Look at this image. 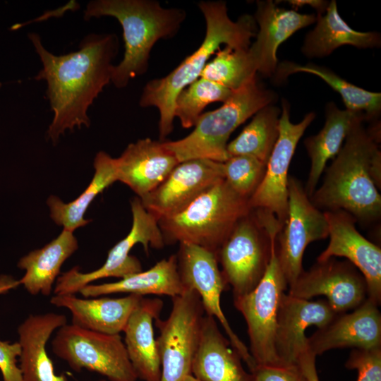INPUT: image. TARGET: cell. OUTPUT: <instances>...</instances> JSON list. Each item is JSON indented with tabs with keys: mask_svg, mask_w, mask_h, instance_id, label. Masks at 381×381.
<instances>
[{
	"mask_svg": "<svg viewBox=\"0 0 381 381\" xmlns=\"http://www.w3.org/2000/svg\"><path fill=\"white\" fill-rule=\"evenodd\" d=\"M163 301L143 297L124 329V344L138 379L160 381L161 365L153 322L159 318Z\"/></svg>",
	"mask_w": 381,
	"mask_h": 381,
	"instance_id": "cb8c5ba5",
	"label": "cell"
},
{
	"mask_svg": "<svg viewBox=\"0 0 381 381\" xmlns=\"http://www.w3.org/2000/svg\"><path fill=\"white\" fill-rule=\"evenodd\" d=\"M20 285L19 280L9 275H0V294H6Z\"/></svg>",
	"mask_w": 381,
	"mask_h": 381,
	"instance_id": "b9f144b4",
	"label": "cell"
},
{
	"mask_svg": "<svg viewBox=\"0 0 381 381\" xmlns=\"http://www.w3.org/2000/svg\"><path fill=\"white\" fill-rule=\"evenodd\" d=\"M296 363L308 381H320L316 369V356L309 348L300 354Z\"/></svg>",
	"mask_w": 381,
	"mask_h": 381,
	"instance_id": "f35d334b",
	"label": "cell"
},
{
	"mask_svg": "<svg viewBox=\"0 0 381 381\" xmlns=\"http://www.w3.org/2000/svg\"><path fill=\"white\" fill-rule=\"evenodd\" d=\"M275 99L274 92L263 87L255 78L234 91L220 107L202 114L189 135L165 141L164 145L179 162L195 159L224 162L229 158L226 147L231 134Z\"/></svg>",
	"mask_w": 381,
	"mask_h": 381,
	"instance_id": "8992f818",
	"label": "cell"
},
{
	"mask_svg": "<svg viewBox=\"0 0 381 381\" xmlns=\"http://www.w3.org/2000/svg\"><path fill=\"white\" fill-rule=\"evenodd\" d=\"M266 164L248 155L230 157L222 162L224 180L240 196L249 200L265 175Z\"/></svg>",
	"mask_w": 381,
	"mask_h": 381,
	"instance_id": "e575fe53",
	"label": "cell"
},
{
	"mask_svg": "<svg viewBox=\"0 0 381 381\" xmlns=\"http://www.w3.org/2000/svg\"><path fill=\"white\" fill-rule=\"evenodd\" d=\"M42 64L35 79L47 83L46 95L54 113L47 138L56 143L67 130L89 127V107L111 83L119 38L114 33L90 34L78 49L55 55L42 44L37 33L28 34Z\"/></svg>",
	"mask_w": 381,
	"mask_h": 381,
	"instance_id": "6da1fadb",
	"label": "cell"
},
{
	"mask_svg": "<svg viewBox=\"0 0 381 381\" xmlns=\"http://www.w3.org/2000/svg\"><path fill=\"white\" fill-rule=\"evenodd\" d=\"M95 174L87 188L75 200L64 202L55 195L47 200L50 216L58 225L73 231L89 223L84 214L95 197L116 181L114 158L104 151L99 152L94 159Z\"/></svg>",
	"mask_w": 381,
	"mask_h": 381,
	"instance_id": "f546056e",
	"label": "cell"
},
{
	"mask_svg": "<svg viewBox=\"0 0 381 381\" xmlns=\"http://www.w3.org/2000/svg\"><path fill=\"white\" fill-rule=\"evenodd\" d=\"M52 352L75 371L86 369L110 381H137L120 334H107L66 324L56 330Z\"/></svg>",
	"mask_w": 381,
	"mask_h": 381,
	"instance_id": "9c48e42d",
	"label": "cell"
},
{
	"mask_svg": "<svg viewBox=\"0 0 381 381\" xmlns=\"http://www.w3.org/2000/svg\"><path fill=\"white\" fill-rule=\"evenodd\" d=\"M325 116V123L321 131L304 140L310 159V171L304 186L309 198L315 190L327 161L338 154L353 124L358 119L367 120L364 114L340 109L333 102L327 104Z\"/></svg>",
	"mask_w": 381,
	"mask_h": 381,
	"instance_id": "484cf974",
	"label": "cell"
},
{
	"mask_svg": "<svg viewBox=\"0 0 381 381\" xmlns=\"http://www.w3.org/2000/svg\"><path fill=\"white\" fill-rule=\"evenodd\" d=\"M317 24L306 37L303 54L308 57L329 55L337 48L351 45L359 49L380 46L376 32H359L352 29L340 16L337 3L331 1L324 14L317 16Z\"/></svg>",
	"mask_w": 381,
	"mask_h": 381,
	"instance_id": "f1b7e54d",
	"label": "cell"
},
{
	"mask_svg": "<svg viewBox=\"0 0 381 381\" xmlns=\"http://www.w3.org/2000/svg\"><path fill=\"white\" fill-rule=\"evenodd\" d=\"M257 66L248 49L225 46L214 53L200 77L235 91L256 78Z\"/></svg>",
	"mask_w": 381,
	"mask_h": 381,
	"instance_id": "d6a6232c",
	"label": "cell"
},
{
	"mask_svg": "<svg viewBox=\"0 0 381 381\" xmlns=\"http://www.w3.org/2000/svg\"><path fill=\"white\" fill-rule=\"evenodd\" d=\"M345 367L358 371L357 381H381V346L370 349H353Z\"/></svg>",
	"mask_w": 381,
	"mask_h": 381,
	"instance_id": "d590c367",
	"label": "cell"
},
{
	"mask_svg": "<svg viewBox=\"0 0 381 381\" xmlns=\"http://www.w3.org/2000/svg\"><path fill=\"white\" fill-rule=\"evenodd\" d=\"M358 119L344 145L326 169L322 184L310 198L319 210H342L356 221L369 224L381 215V196L370 174L377 141Z\"/></svg>",
	"mask_w": 381,
	"mask_h": 381,
	"instance_id": "3957f363",
	"label": "cell"
},
{
	"mask_svg": "<svg viewBox=\"0 0 381 381\" xmlns=\"http://www.w3.org/2000/svg\"><path fill=\"white\" fill-rule=\"evenodd\" d=\"M185 289L178 270L176 255H172L146 271L128 275L115 282L90 284L82 288L79 293L85 298L115 293L142 296L165 295L172 298L180 295Z\"/></svg>",
	"mask_w": 381,
	"mask_h": 381,
	"instance_id": "4316f807",
	"label": "cell"
},
{
	"mask_svg": "<svg viewBox=\"0 0 381 381\" xmlns=\"http://www.w3.org/2000/svg\"><path fill=\"white\" fill-rule=\"evenodd\" d=\"M288 3L292 6L293 8H295V11H296L297 8L301 6H303L304 5L310 6L317 11V16H321L324 14L329 5V3L327 1L321 0H291L288 1Z\"/></svg>",
	"mask_w": 381,
	"mask_h": 381,
	"instance_id": "ab89813d",
	"label": "cell"
},
{
	"mask_svg": "<svg viewBox=\"0 0 381 381\" xmlns=\"http://www.w3.org/2000/svg\"><path fill=\"white\" fill-rule=\"evenodd\" d=\"M254 19L259 30L248 50L258 72L270 77L275 73L277 67L279 46L297 30L314 23L317 16L279 8L272 1H258Z\"/></svg>",
	"mask_w": 381,
	"mask_h": 381,
	"instance_id": "44dd1931",
	"label": "cell"
},
{
	"mask_svg": "<svg viewBox=\"0 0 381 381\" xmlns=\"http://www.w3.org/2000/svg\"><path fill=\"white\" fill-rule=\"evenodd\" d=\"M279 122V137L266 164L265 175L249 199L251 209H262L272 213L282 226L288 210L289 169L297 144L306 129L315 117L313 112L305 115L301 121H290L288 102L282 101Z\"/></svg>",
	"mask_w": 381,
	"mask_h": 381,
	"instance_id": "5bb4252c",
	"label": "cell"
},
{
	"mask_svg": "<svg viewBox=\"0 0 381 381\" xmlns=\"http://www.w3.org/2000/svg\"><path fill=\"white\" fill-rule=\"evenodd\" d=\"M116 181L127 185L142 199L168 176L180 163L162 141L139 139L114 158Z\"/></svg>",
	"mask_w": 381,
	"mask_h": 381,
	"instance_id": "ffe728a7",
	"label": "cell"
},
{
	"mask_svg": "<svg viewBox=\"0 0 381 381\" xmlns=\"http://www.w3.org/2000/svg\"><path fill=\"white\" fill-rule=\"evenodd\" d=\"M299 72L311 73L322 79L341 95L346 109L363 113L367 120L378 117L381 111L380 92H370L356 86L327 68L313 64L300 65L284 61L277 67L274 76L276 81L282 82L290 74Z\"/></svg>",
	"mask_w": 381,
	"mask_h": 381,
	"instance_id": "4dcf8cb0",
	"label": "cell"
},
{
	"mask_svg": "<svg viewBox=\"0 0 381 381\" xmlns=\"http://www.w3.org/2000/svg\"><path fill=\"white\" fill-rule=\"evenodd\" d=\"M282 226L271 212L252 209L238 221L216 253L234 298L249 294L260 283L269 265Z\"/></svg>",
	"mask_w": 381,
	"mask_h": 381,
	"instance_id": "52a82bcc",
	"label": "cell"
},
{
	"mask_svg": "<svg viewBox=\"0 0 381 381\" xmlns=\"http://www.w3.org/2000/svg\"><path fill=\"white\" fill-rule=\"evenodd\" d=\"M338 313L326 299L310 301L284 293L281 298L274 335L276 354L282 365L296 364L308 348L306 330L328 324Z\"/></svg>",
	"mask_w": 381,
	"mask_h": 381,
	"instance_id": "ac0fdd59",
	"label": "cell"
},
{
	"mask_svg": "<svg viewBox=\"0 0 381 381\" xmlns=\"http://www.w3.org/2000/svg\"><path fill=\"white\" fill-rule=\"evenodd\" d=\"M20 346L18 342L11 343L0 339V371L3 381H23L18 357Z\"/></svg>",
	"mask_w": 381,
	"mask_h": 381,
	"instance_id": "74e56055",
	"label": "cell"
},
{
	"mask_svg": "<svg viewBox=\"0 0 381 381\" xmlns=\"http://www.w3.org/2000/svg\"><path fill=\"white\" fill-rule=\"evenodd\" d=\"M370 174L373 181L377 188L380 189L381 187V152L377 151L375 155L371 166H370Z\"/></svg>",
	"mask_w": 381,
	"mask_h": 381,
	"instance_id": "60d3db41",
	"label": "cell"
},
{
	"mask_svg": "<svg viewBox=\"0 0 381 381\" xmlns=\"http://www.w3.org/2000/svg\"><path fill=\"white\" fill-rule=\"evenodd\" d=\"M179 244L177 266L183 284L198 294L206 315L219 322L231 346L251 372L256 367L255 363L248 348L232 329L221 307V294L228 284L219 268L216 253L195 244Z\"/></svg>",
	"mask_w": 381,
	"mask_h": 381,
	"instance_id": "4fadbf2b",
	"label": "cell"
},
{
	"mask_svg": "<svg viewBox=\"0 0 381 381\" xmlns=\"http://www.w3.org/2000/svg\"><path fill=\"white\" fill-rule=\"evenodd\" d=\"M144 296L128 294L121 298L90 297L75 294L54 295L50 303L68 309L72 323L79 327L107 334H119Z\"/></svg>",
	"mask_w": 381,
	"mask_h": 381,
	"instance_id": "7402d4cb",
	"label": "cell"
},
{
	"mask_svg": "<svg viewBox=\"0 0 381 381\" xmlns=\"http://www.w3.org/2000/svg\"><path fill=\"white\" fill-rule=\"evenodd\" d=\"M191 374L200 381H253L242 359L220 332L214 318L205 315Z\"/></svg>",
	"mask_w": 381,
	"mask_h": 381,
	"instance_id": "d4e9b609",
	"label": "cell"
},
{
	"mask_svg": "<svg viewBox=\"0 0 381 381\" xmlns=\"http://www.w3.org/2000/svg\"><path fill=\"white\" fill-rule=\"evenodd\" d=\"M222 179V162L207 159L184 161L140 200L159 221L178 212Z\"/></svg>",
	"mask_w": 381,
	"mask_h": 381,
	"instance_id": "e0dca14e",
	"label": "cell"
},
{
	"mask_svg": "<svg viewBox=\"0 0 381 381\" xmlns=\"http://www.w3.org/2000/svg\"><path fill=\"white\" fill-rule=\"evenodd\" d=\"M233 92V90L200 77L177 95L174 117L180 120L183 128L193 127L207 105L215 102H224Z\"/></svg>",
	"mask_w": 381,
	"mask_h": 381,
	"instance_id": "836d02e7",
	"label": "cell"
},
{
	"mask_svg": "<svg viewBox=\"0 0 381 381\" xmlns=\"http://www.w3.org/2000/svg\"><path fill=\"white\" fill-rule=\"evenodd\" d=\"M206 24L200 47L168 75L148 81L139 100L141 107H154L159 112V134L162 140L173 131L174 103L181 90L200 78L210 57L225 44L234 49H248L256 35V23L248 14L236 21L230 19L222 1H201L198 4Z\"/></svg>",
	"mask_w": 381,
	"mask_h": 381,
	"instance_id": "7a4b0ae2",
	"label": "cell"
},
{
	"mask_svg": "<svg viewBox=\"0 0 381 381\" xmlns=\"http://www.w3.org/2000/svg\"><path fill=\"white\" fill-rule=\"evenodd\" d=\"M250 373L253 381H308L297 363L257 365Z\"/></svg>",
	"mask_w": 381,
	"mask_h": 381,
	"instance_id": "8d00e7d4",
	"label": "cell"
},
{
	"mask_svg": "<svg viewBox=\"0 0 381 381\" xmlns=\"http://www.w3.org/2000/svg\"><path fill=\"white\" fill-rule=\"evenodd\" d=\"M132 226L128 235L109 251L104 263L90 272H80L78 267L59 276L54 289V295L75 294L91 282L107 277L123 278L140 272L141 263L130 251L137 243H141L147 253L149 246L162 248L164 239L157 219L143 206L140 199L135 197L131 202Z\"/></svg>",
	"mask_w": 381,
	"mask_h": 381,
	"instance_id": "8fae6325",
	"label": "cell"
},
{
	"mask_svg": "<svg viewBox=\"0 0 381 381\" xmlns=\"http://www.w3.org/2000/svg\"><path fill=\"white\" fill-rule=\"evenodd\" d=\"M287 287L277 255L276 240L260 283L249 294L234 298V305L247 325L249 351L256 366L282 365L275 351L274 335L280 301Z\"/></svg>",
	"mask_w": 381,
	"mask_h": 381,
	"instance_id": "30bf717a",
	"label": "cell"
},
{
	"mask_svg": "<svg viewBox=\"0 0 381 381\" xmlns=\"http://www.w3.org/2000/svg\"><path fill=\"white\" fill-rule=\"evenodd\" d=\"M328 225L329 242L316 261L342 257L354 265L364 277L368 298L381 303V248L363 236L356 228V219L342 210L324 211Z\"/></svg>",
	"mask_w": 381,
	"mask_h": 381,
	"instance_id": "2e32d148",
	"label": "cell"
},
{
	"mask_svg": "<svg viewBox=\"0 0 381 381\" xmlns=\"http://www.w3.org/2000/svg\"><path fill=\"white\" fill-rule=\"evenodd\" d=\"M67 324L63 314L30 315L18 326L20 365L23 381H68L57 375L47 351V343L55 330Z\"/></svg>",
	"mask_w": 381,
	"mask_h": 381,
	"instance_id": "603a6c76",
	"label": "cell"
},
{
	"mask_svg": "<svg viewBox=\"0 0 381 381\" xmlns=\"http://www.w3.org/2000/svg\"><path fill=\"white\" fill-rule=\"evenodd\" d=\"M183 381H200L195 377H194L192 374L187 375Z\"/></svg>",
	"mask_w": 381,
	"mask_h": 381,
	"instance_id": "7bdbcfd3",
	"label": "cell"
},
{
	"mask_svg": "<svg viewBox=\"0 0 381 381\" xmlns=\"http://www.w3.org/2000/svg\"><path fill=\"white\" fill-rule=\"evenodd\" d=\"M251 208L224 179L178 212L158 221L164 242L192 243L217 253Z\"/></svg>",
	"mask_w": 381,
	"mask_h": 381,
	"instance_id": "5b68a950",
	"label": "cell"
},
{
	"mask_svg": "<svg viewBox=\"0 0 381 381\" xmlns=\"http://www.w3.org/2000/svg\"><path fill=\"white\" fill-rule=\"evenodd\" d=\"M171 300L168 318L155 320L159 330L156 341L161 365L160 381H183L191 374L205 315L200 296L192 289L186 288Z\"/></svg>",
	"mask_w": 381,
	"mask_h": 381,
	"instance_id": "ba28073f",
	"label": "cell"
},
{
	"mask_svg": "<svg viewBox=\"0 0 381 381\" xmlns=\"http://www.w3.org/2000/svg\"><path fill=\"white\" fill-rule=\"evenodd\" d=\"M288 288L289 295L299 298L325 296L338 314L353 310L368 298L363 274L348 260L336 258L316 261L308 270H303Z\"/></svg>",
	"mask_w": 381,
	"mask_h": 381,
	"instance_id": "9a60e30c",
	"label": "cell"
},
{
	"mask_svg": "<svg viewBox=\"0 0 381 381\" xmlns=\"http://www.w3.org/2000/svg\"><path fill=\"white\" fill-rule=\"evenodd\" d=\"M280 114L279 108L272 104L257 111L241 133L228 143L229 157L248 155L267 164L279 137Z\"/></svg>",
	"mask_w": 381,
	"mask_h": 381,
	"instance_id": "1f68e13d",
	"label": "cell"
},
{
	"mask_svg": "<svg viewBox=\"0 0 381 381\" xmlns=\"http://www.w3.org/2000/svg\"><path fill=\"white\" fill-rule=\"evenodd\" d=\"M111 16L123 29L125 52L112 69L111 83L119 89L147 72L151 50L159 40L174 37L186 19L185 10L164 8L153 0H93L84 19Z\"/></svg>",
	"mask_w": 381,
	"mask_h": 381,
	"instance_id": "277c9868",
	"label": "cell"
},
{
	"mask_svg": "<svg viewBox=\"0 0 381 381\" xmlns=\"http://www.w3.org/2000/svg\"><path fill=\"white\" fill-rule=\"evenodd\" d=\"M328 237L324 212L310 201L301 181H288L286 219L277 237V255L288 287L303 270V256L308 245Z\"/></svg>",
	"mask_w": 381,
	"mask_h": 381,
	"instance_id": "7c38bea8",
	"label": "cell"
},
{
	"mask_svg": "<svg viewBox=\"0 0 381 381\" xmlns=\"http://www.w3.org/2000/svg\"><path fill=\"white\" fill-rule=\"evenodd\" d=\"M73 231L61 233L44 247L34 250L20 259L18 267L25 271L20 285L31 295L49 296L64 262L78 249Z\"/></svg>",
	"mask_w": 381,
	"mask_h": 381,
	"instance_id": "83f0119b",
	"label": "cell"
},
{
	"mask_svg": "<svg viewBox=\"0 0 381 381\" xmlns=\"http://www.w3.org/2000/svg\"><path fill=\"white\" fill-rule=\"evenodd\" d=\"M97 381H106V380H97Z\"/></svg>",
	"mask_w": 381,
	"mask_h": 381,
	"instance_id": "ee69618b",
	"label": "cell"
},
{
	"mask_svg": "<svg viewBox=\"0 0 381 381\" xmlns=\"http://www.w3.org/2000/svg\"><path fill=\"white\" fill-rule=\"evenodd\" d=\"M368 299L349 313L337 314L308 337L309 349L317 356L332 349L381 346V313Z\"/></svg>",
	"mask_w": 381,
	"mask_h": 381,
	"instance_id": "d6986e66",
	"label": "cell"
}]
</instances>
